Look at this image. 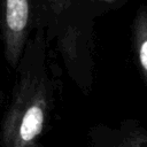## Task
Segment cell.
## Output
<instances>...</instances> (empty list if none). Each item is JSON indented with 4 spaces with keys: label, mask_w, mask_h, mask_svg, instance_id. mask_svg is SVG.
Listing matches in <instances>:
<instances>
[{
    "label": "cell",
    "mask_w": 147,
    "mask_h": 147,
    "mask_svg": "<svg viewBox=\"0 0 147 147\" xmlns=\"http://www.w3.org/2000/svg\"><path fill=\"white\" fill-rule=\"evenodd\" d=\"M49 46L39 29L24 49L0 125V147H42L61 85V70L51 59Z\"/></svg>",
    "instance_id": "6da1fadb"
},
{
    "label": "cell",
    "mask_w": 147,
    "mask_h": 147,
    "mask_svg": "<svg viewBox=\"0 0 147 147\" xmlns=\"http://www.w3.org/2000/svg\"><path fill=\"white\" fill-rule=\"evenodd\" d=\"M42 0H0V41L10 68H17L32 34L42 29Z\"/></svg>",
    "instance_id": "7a4b0ae2"
},
{
    "label": "cell",
    "mask_w": 147,
    "mask_h": 147,
    "mask_svg": "<svg viewBox=\"0 0 147 147\" xmlns=\"http://www.w3.org/2000/svg\"><path fill=\"white\" fill-rule=\"evenodd\" d=\"M132 36L137 59L144 79L147 83V6L145 5H141L137 10L132 26Z\"/></svg>",
    "instance_id": "3957f363"
},
{
    "label": "cell",
    "mask_w": 147,
    "mask_h": 147,
    "mask_svg": "<svg viewBox=\"0 0 147 147\" xmlns=\"http://www.w3.org/2000/svg\"><path fill=\"white\" fill-rule=\"evenodd\" d=\"M113 147H147V134L130 133Z\"/></svg>",
    "instance_id": "277c9868"
},
{
    "label": "cell",
    "mask_w": 147,
    "mask_h": 147,
    "mask_svg": "<svg viewBox=\"0 0 147 147\" xmlns=\"http://www.w3.org/2000/svg\"><path fill=\"white\" fill-rule=\"evenodd\" d=\"M3 100H5V94H3V92H2V88L0 87V106H2Z\"/></svg>",
    "instance_id": "5b68a950"
},
{
    "label": "cell",
    "mask_w": 147,
    "mask_h": 147,
    "mask_svg": "<svg viewBox=\"0 0 147 147\" xmlns=\"http://www.w3.org/2000/svg\"><path fill=\"white\" fill-rule=\"evenodd\" d=\"M105 1H113V0H105Z\"/></svg>",
    "instance_id": "8992f818"
}]
</instances>
